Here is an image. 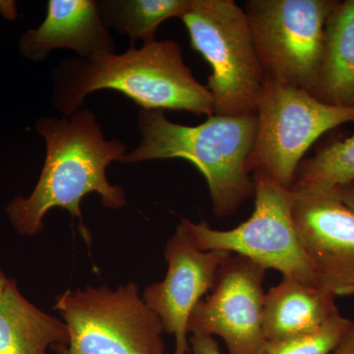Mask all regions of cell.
I'll return each instance as SVG.
<instances>
[{"label": "cell", "mask_w": 354, "mask_h": 354, "mask_svg": "<svg viewBox=\"0 0 354 354\" xmlns=\"http://www.w3.org/2000/svg\"><path fill=\"white\" fill-rule=\"evenodd\" d=\"M35 129L46 143L41 176L29 196L15 197L6 208L18 234H39L44 216L55 208L66 209L83 227L81 202L92 193L101 197L104 208L127 206L124 189L106 176V167L120 162L127 147L120 140L106 139L94 113L81 109L69 118L43 116Z\"/></svg>", "instance_id": "obj_1"}, {"label": "cell", "mask_w": 354, "mask_h": 354, "mask_svg": "<svg viewBox=\"0 0 354 354\" xmlns=\"http://www.w3.org/2000/svg\"><path fill=\"white\" fill-rule=\"evenodd\" d=\"M53 108L69 118L88 95L113 90L143 109L185 111L215 115L213 95L196 80L174 41H156L125 53L65 57L51 72Z\"/></svg>", "instance_id": "obj_2"}, {"label": "cell", "mask_w": 354, "mask_h": 354, "mask_svg": "<svg viewBox=\"0 0 354 354\" xmlns=\"http://www.w3.org/2000/svg\"><path fill=\"white\" fill-rule=\"evenodd\" d=\"M141 140L122 164L184 158L206 179L214 213L234 215L255 192L248 162L257 133V115H213L197 127L176 124L162 111H139Z\"/></svg>", "instance_id": "obj_3"}, {"label": "cell", "mask_w": 354, "mask_h": 354, "mask_svg": "<svg viewBox=\"0 0 354 354\" xmlns=\"http://www.w3.org/2000/svg\"><path fill=\"white\" fill-rule=\"evenodd\" d=\"M53 309L68 330L67 344L51 348L57 354H165L162 322L132 281L65 290Z\"/></svg>", "instance_id": "obj_4"}, {"label": "cell", "mask_w": 354, "mask_h": 354, "mask_svg": "<svg viewBox=\"0 0 354 354\" xmlns=\"http://www.w3.org/2000/svg\"><path fill=\"white\" fill-rule=\"evenodd\" d=\"M181 20L191 48L211 66L207 87L216 115L256 113L266 77L245 11L234 0H192Z\"/></svg>", "instance_id": "obj_5"}, {"label": "cell", "mask_w": 354, "mask_h": 354, "mask_svg": "<svg viewBox=\"0 0 354 354\" xmlns=\"http://www.w3.org/2000/svg\"><path fill=\"white\" fill-rule=\"evenodd\" d=\"M256 115L249 171L290 189L305 153L325 133L354 122V106H330L302 88L266 79Z\"/></svg>", "instance_id": "obj_6"}, {"label": "cell", "mask_w": 354, "mask_h": 354, "mask_svg": "<svg viewBox=\"0 0 354 354\" xmlns=\"http://www.w3.org/2000/svg\"><path fill=\"white\" fill-rule=\"evenodd\" d=\"M337 0H247L244 11L266 79L311 93L325 26Z\"/></svg>", "instance_id": "obj_7"}, {"label": "cell", "mask_w": 354, "mask_h": 354, "mask_svg": "<svg viewBox=\"0 0 354 354\" xmlns=\"http://www.w3.org/2000/svg\"><path fill=\"white\" fill-rule=\"evenodd\" d=\"M255 208L239 227L218 230L206 221L181 218L195 245L203 251H227L243 256L283 278L318 286L291 215L290 189L263 174H253Z\"/></svg>", "instance_id": "obj_8"}, {"label": "cell", "mask_w": 354, "mask_h": 354, "mask_svg": "<svg viewBox=\"0 0 354 354\" xmlns=\"http://www.w3.org/2000/svg\"><path fill=\"white\" fill-rule=\"evenodd\" d=\"M265 272L254 261L230 254L218 268L211 295L193 309L188 334L218 335L230 354L262 353Z\"/></svg>", "instance_id": "obj_9"}, {"label": "cell", "mask_w": 354, "mask_h": 354, "mask_svg": "<svg viewBox=\"0 0 354 354\" xmlns=\"http://www.w3.org/2000/svg\"><path fill=\"white\" fill-rule=\"evenodd\" d=\"M290 191L293 223L318 286L348 297L354 286V212L337 187Z\"/></svg>", "instance_id": "obj_10"}, {"label": "cell", "mask_w": 354, "mask_h": 354, "mask_svg": "<svg viewBox=\"0 0 354 354\" xmlns=\"http://www.w3.org/2000/svg\"><path fill=\"white\" fill-rule=\"evenodd\" d=\"M230 254L198 248L181 218L167 242V274L162 281L147 286L142 297L160 318L165 332L174 335V354H190L189 317L198 302L213 288L218 268Z\"/></svg>", "instance_id": "obj_11"}, {"label": "cell", "mask_w": 354, "mask_h": 354, "mask_svg": "<svg viewBox=\"0 0 354 354\" xmlns=\"http://www.w3.org/2000/svg\"><path fill=\"white\" fill-rule=\"evenodd\" d=\"M57 48H68L82 57L115 53V41L102 23L97 0H50L44 22L18 41L20 55L31 62H44Z\"/></svg>", "instance_id": "obj_12"}, {"label": "cell", "mask_w": 354, "mask_h": 354, "mask_svg": "<svg viewBox=\"0 0 354 354\" xmlns=\"http://www.w3.org/2000/svg\"><path fill=\"white\" fill-rule=\"evenodd\" d=\"M337 295L320 286L283 278L265 295L263 334L266 341L313 332L339 315Z\"/></svg>", "instance_id": "obj_13"}, {"label": "cell", "mask_w": 354, "mask_h": 354, "mask_svg": "<svg viewBox=\"0 0 354 354\" xmlns=\"http://www.w3.org/2000/svg\"><path fill=\"white\" fill-rule=\"evenodd\" d=\"M315 99L339 108L354 106V0L337 1L325 26Z\"/></svg>", "instance_id": "obj_14"}, {"label": "cell", "mask_w": 354, "mask_h": 354, "mask_svg": "<svg viewBox=\"0 0 354 354\" xmlns=\"http://www.w3.org/2000/svg\"><path fill=\"white\" fill-rule=\"evenodd\" d=\"M67 342L64 321L26 299L16 279H9L0 295V354H48Z\"/></svg>", "instance_id": "obj_15"}, {"label": "cell", "mask_w": 354, "mask_h": 354, "mask_svg": "<svg viewBox=\"0 0 354 354\" xmlns=\"http://www.w3.org/2000/svg\"><path fill=\"white\" fill-rule=\"evenodd\" d=\"M192 0H99L100 15L108 29L144 44L153 43L158 27L165 20L181 17L189 10Z\"/></svg>", "instance_id": "obj_16"}, {"label": "cell", "mask_w": 354, "mask_h": 354, "mask_svg": "<svg viewBox=\"0 0 354 354\" xmlns=\"http://www.w3.org/2000/svg\"><path fill=\"white\" fill-rule=\"evenodd\" d=\"M354 180V135L322 147L314 157L302 160L290 189L341 187Z\"/></svg>", "instance_id": "obj_17"}, {"label": "cell", "mask_w": 354, "mask_h": 354, "mask_svg": "<svg viewBox=\"0 0 354 354\" xmlns=\"http://www.w3.org/2000/svg\"><path fill=\"white\" fill-rule=\"evenodd\" d=\"M351 322L339 314L313 332L266 341L261 354H330L348 333Z\"/></svg>", "instance_id": "obj_18"}, {"label": "cell", "mask_w": 354, "mask_h": 354, "mask_svg": "<svg viewBox=\"0 0 354 354\" xmlns=\"http://www.w3.org/2000/svg\"><path fill=\"white\" fill-rule=\"evenodd\" d=\"M190 354H221V353L215 337L191 335Z\"/></svg>", "instance_id": "obj_19"}, {"label": "cell", "mask_w": 354, "mask_h": 354, "mask_svg": "<svg viewBox=\"0 0 354 354\" xmlns=\"http://www.w3.org/2000/svg\"><path fill=\"white\" fill-rule=\"evenodd\" d=\"M330 354H354V320L344 339Z\"/></svg>", "instance_id": "obj_20"}, {"label": "cell", "mask_w": 354, "mask_h": 354, "mask_svg": "<svg viewBox=\"0 0 354 354\" xmlns=\"http://www.w3.org/2000/svg\"><path fill=\"white\" fill-rule=\"evenodd\" d=\"M342 202L354 212V180L337 188Z\"/></svg>", "instance_id": "obj_21"}, {"label": "cell", "mask_w": 354, "mask_h": 354, "mask_svg": "<svg viewBox=\"0 0 354 354\" xmlns=\"http://www.w3.org/2000/svg\"><path fill=\"white\" fill-rule=\"evenodd\" d=\"M0 13L6 19H16V17H17L16 4L12 1H0Z\"/></svg>", "instance_id": "obj_22"}, {"label": "cell", "mask_w": 354, "mask_h": 354, "mask_svg": "<svg viewBox=\"0 0 354 354\" xmlns=\"http://www.w3.org/2000/svg\"><path fill=\"white\" fill-rule=\"evenodd\" d=\"M9 279L10 278H7L6 274H4V272H2V270L0 269V295H1L2 292L6 290Z\"/></svg>", "instance_id": "obj_23"}, {"label": "cell", "mask_w": 354, "mask_h": 354, "mask_svg": "<svg viewBox=\"0 0 354 354\" xmlns=\"http://www.w3.org/2000/svg\"><path fill=\"white\" fill-rule=\"evenodd\" d=\"M354 295V286L353 288H351V290H349L348 297H349V295Z\"/></svg>", "instance_id": "obj_24"}]
</instances>
